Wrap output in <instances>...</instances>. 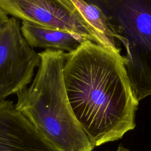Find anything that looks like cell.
<instances>
[{
    "label": "cell",
    "instance_id": "1",
    "mask_svg": "<svg viewBox=\"0 0 151 151\" xmlns=\"http://www.w3.org/2000/svg\"><path fill=\"white\" fill-rule=\"evenodd\" d=\"M63 76L74 116L94 146L135 127L139 101L119 52L86 40L66 53Z\"/></svg>",
    "mask_w": 151,
    "mask_h": 151
},
{
    "label": "cell",
    "instance_id": "2",
    "mask_svg": "<svg viewBox=\"0 0 151 151\" xmlns=\"http://www.w3.org/2000/svg\"><path fill=\"white\" fill-rule=\"evenodd\" d=\"M29 86L19 91L15 104L42 136L59 151H92L91 143L72 110L63 76L66 52L46 49Z\"/></svg>",
    "mask_w": 151,
    "mask_h": 151
},
{
    "label": "cell",
    "instance_id": "3",
    "mask_svg": "<svg viewBox=\"0 0 151 151\" xmlns=\"http://www.w3.org/2000/svg\"><path fill=\"white\" fill-rule=\"evenodd\" d=\"M102 13L126 53L124 66L138 101L151 95V0H83Z\"/></svg>",
    "mask_w": 151,
    "mask_h": 151
},
{
    "label": "cell",
    "instance_id": "4",
    "mask_svg": "<svg viewBox=\"0 0 151 151\" xmlns=\"http://www.w3.org/2000/svg\"><path fill=\"white\" fill-rule=\"evenodd\" d=\"M0 9L22 21L74 33L120 52L117 44L94 29L71 0H0Z\"/></svg>",
    "mask_w": 151,
    "mask_h": 151
},
{
    "label": "cell",
    "instance_id": "5",
    "mask_svg": "<svg viewBox=\"0 0 151 151\" xmlns=\"http://www.w3.org/2000/svg\"><path fill=\"white\" fill-rule=\"evenodd\" d=\"M41 63L39 53L31 47L21 31L19 19L0 15V101L17 94L31 82Z\"/></svg>",
    "mask_w": 151,
    "mask_h": 151
},
{
    "label": "cell",
    "instance_id": "6",
    "mask_svg": "<svg viewBox=\"0 0 151 151\" xmlns=\"http://www.w3.org/2000/svg\"><path fill=\"white\" fill-rule=\"evenodd\" d=\"M0 151H59L47 141L12 101H0Z\"/></svg>",
    "mask_w": 151,
    "mask_h": 151
},
{
    "label": "cell",
    "instance_id": "7",
    "mask_svg": "<svg viewBox=\"0 0 151 151\" xmlns=\"http://www.w3.org/2000/svg\"><path fill=\"white\" fill-rule=\"evenodd\" d=\"M21 31L28 44L33 48H44L72 52L86 41L67 31L47 28L29 21H22Z\"/></svg>",
    "mask_w": 151,
    "mask_h": 151
},
{
    "label": "cell",
    "instance_id": "8",
    "mask_svg": "<svg viewBox=\"0 0 151 151\" xmlns=\"http://www.w3.org/2000/svg\"><path fill=\"white\" fill-rule=\"evenodd\" d=\"M77 7L84 19L99 34L104 37L116 42L112 35L109 31L101 11L93 5L83 0H71Z\"/></svg>",
    "mask_w": 151,
    "mask_h": 151
},
{
    "label": "cell",
    "instance_id": "9",
    "mask_svg": "<svg viewBox=\"0 0 151 151\" xmlns=\"http://www.w3.org/2000/svg\"><path fill=\"white\" fill-rule=\"evenodd\" d=\"M115 151H132V150L125 148V147H123L122 145H119V147H118V148H117Z\"/></svg>",
    "mask_w": 151,
    "mask_h": 151
},
{
    "label": "cell",
    "instance_id": "10",
    "mask_svg": "<svg viewBox=\"0 0 151 151\" xmlns=\"http://www.w3.org/2000/svg\"><path fill=\"white\" fill-rule=\"evenodd\" d=\"M3 12H4V11H2V9H0V15H1Z\"/></svg>",
    "mask_w": 151,
    "mask_h": 151
},
{
    "label": "cell",
    "instance_id": "11",
    "mask_svg": "<svg viewBox=\"0 0 151 151\" xmlns=\"http://www.w3.org/2000/svg\"><path fill=\"white\" fill-rule=\"evenodd\" d=\"M150 151H151V150H150Z\"/></svg>",
    "mask_w": 151,
    "mask_h": 151
}]
</instances>
